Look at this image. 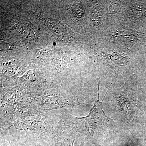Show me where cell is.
Returning a JSON list of instances; mask_svg holds the SVG:
<instances>
[{
	"mask_svg": "<svg viewBox=\"0 0 146 146\" xmlns=\"http://www.w3.org/2000/svg\"><path fill=\"white\" fill-rule=\"evenodd\" d=\"M75 134L71 133L66 135L60 140L59 143L61 146H74L76 140Z\"/></svg>",
	"mask_w": 146,
	"mask_h": 146,
	"instance_id": "cell-6",
	"label": "cell"
},
{
	"mask_svg": "<svg viewBox=\"0 0 146 146\" xmlns=\"http://www.w3.org/2000/svg\"><path fill=\"white\" fill-rule=\"evenodd\" d=\"M27 111L26 109L1 100V133L8 130Z\"/></svg>",
	"mask_w": 146,
	"mask_h": 146,
	"instance_id": "cell-5",
	"label": "cell"
},
{
	"mask_svg": "<svg viewBox=\"0 0 146 146\" xmlns=\"http://www.w3.org/2000/svg\"><path fill=\"white\" fill-rule=\"evenodd\" d=\"M63 124L58 116L37 108L24 112L13 125L16 129L34 136L54 139Z\"/></svg>",
	"mask_w": 146,
	"mask_h": 146,
	"instance_id": "cell-1",
	"label": "cell"
},
{
	"mask_svg": "<svg viewBox=\"0 0 146 146\" xmlns=\"http://www.w3.org/2000/svg\"><path fill=\"white\" fill-rule=\"evenodd\" d=\"M56 43H53V45H54V46H55V45H56Z\"/></svg>",
	"mask_w": 146,
	"mask_h": 146,
	"instance_id": "cell-7",
	"label": "cell"
},
{
	"mask_svg": "<svg viewBox=\"0 0 146 146\" xmlns=\"http://www.w3.org/2000/svg\"><path fill=\"white\" fill-rule=\"evenodd\" d=\"M83 100L63 94L47 91L39 98L38 108L44 110L63 109L82 106Z\"/></svg>",
	"mask_w": 146,
	"mask_h": 146,
	"instance_id": "cell-3",
	"label": "cell"
},
{
	"mask_svg": "<svg viewBox=\"0 0 146 146\" xmlns=\"http://www.w3.org/2000/svg\"><path fill=\"white\" fill-rule=\"evenodd\" d=\"M98 95V100L86 117H78L63 113L58 115L59 119L66 126L70 128L76 133H82L90 138L107 132L112 124V121L108 117L102 109L99 87Z\"/></svg>",
	"mask_w": 146,
	"mask_h": 146,
	"instance_id": "cell-2",
	"label": "cell"
},
{
	"mask_svg": "<svg viewBox=\"0 0 146 146\" xmlns=\"http://www.w3.org/2000/svg\"><path fill=\"white\" fill-rule=\"evenodd\" d=\"M39 97L31 93L16 90L1 93V100L28 110L38 108Z\"/></svg>",
	"mask_w": 146,
	"mask_h": 146,
	"instance_id": "cell-4",
	"label": "cell"
}]
</instances>
